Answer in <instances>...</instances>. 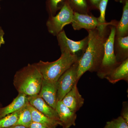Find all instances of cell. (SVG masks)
Segmentation results:
<instances>
[{"instance_id": "1", "label": "cell", "mask_w": 128, "mask_h": 128, "mask_svg": "<svg viewBox=\"0 0 128 128\" xmlns=\"http://www.w3.org/2000/svg\"><path fill=\"white\" fill-rule=\"evenodd\" d=\"M87 31L89 38L87 47L78 60V81L86 72H97L98 70L104 55V44L109 35L107 32H101L97 28Z\"/></svg>"}, {"instance_id": "2", "label": "cell", "mask_w": 128, "mask_h": 128, "mask_svg": "<svg viewBox=\"0 0 128 128\" xmlns=\"http://www.w3.org/2000/svg\"><path fill=\"white\" fill-rule=\"evenodd\" d=\"M43 79L34 64H28L16 72L13 84L18 93L34 96L39 94Z\"/></svg>"}, {"instance_id": "3", "label": "cell", "mask_w": 128, "mask_h": 128, "mask_svg": "<svg viewBox=\"0 0 128 128\" xmlns=\"http://www.w3.org/2000/svg\"><path fill=\"white\" fill-rule=\"evenodd\" d=\"M80 58L78 56L64 52L61 53L59 58L54 62H45L40 60L34 64L40 72L44 79L57 82L62 74Z\"/></svg>"}, {"instance_id": "4", "label": "cell", "mask_w": 128, "mask_h": 128, "mask_svg": "<svg viewBox=\"0 0 128 128\" xmlns=\"http://www.w3.org/2000/svg\"><path fill=\"white\" fill-rule=\"evenodd\" d=\"M109 35L104 44V55L100 67L97 72L99 78L104 79L121 64L117 61L114 54V45L116 26L111 25Z\"/></svg>"}, {"instance_id": "5", "label": "cell", "mask_w": 128, "mask_h": 128, "mask_svg": "<svg viewBox=\"0 0 128 128\" xmlns=\"http://www.w3.org/2000/svg\"><path fill=\"white\" fill-rule=\"evenodd\" d=\"M74 11L66 0L58 13L54 16H49L46 22L48 32L54 36L63 30L65 26L71 24Z\"/></svg>"}, {"instance_id": "6", "label": "cell", "mask_w": 128, "mask_h": 128, "mask_svg": "<svg viewBox=\"0 0 128 128\" xmlns=\"http://www.w3.org/2000/svg\"><path fill=\"white\" fill-rule=\"evenodd\" d=\"M78 60L73 64L61 75L57 82V99L62 101L64 96L78 82Z\"/></svg>"}, {"instance_id": "7", "label": "cell", "mask_w": 128, "mask_h": 128, "mask_svg": "<svg viewBox=\"0 0 128 128\" xmlns=\"http://www.w3.org/2000/svg\"><path fill=\"white\" fill-rule=\"evenodd\" d=\"M57 41L61 53L67 52L77 56V53L85 52L88 44V36L79 41H74L66 36L64 30H63L57 36Z\"/></svg>"}, {"instance_id": "8", "label": "cell", "mask_w": 128, "mask_h": 128, "mask_svg": "<svg viewBox=\"0 0 128 128\" xmlns=\"http://www.w3.org/2000/svg\"><path fill=\"white\" fill-rule=\"evenodd\" d=\"M72 27L75 30L84 28L87 31L94 30L99 25L98 18L88 14H80L74 12L72 22Z\"/></svg>"}, {"instance_id": "9", "label": "cell", "mask_w": 128, "mask_h": 128, "mask_svg": "<svg viewBox=\"0 0 128 128\" xmlns=\"http://www.w3.org/2000/svg\"><path fill=\"white\" fill-rule=\"evenodd\" d=\"M57 82L43 79L38 95L48 105L55 109L58 102Z\"/></svg>"}, {"instance_id": "10", "label": "cell", "mask_w": 128, "mask_h": 128, "mask_svg": "<svg viewBox=\"0 0 128 128\" xmlns=\"http://www.w3.org/2000/svg\"><path fill=\"white\" fill-rule=\"evenodd\" d=\"M28 102L30 105L46 116L60 123L56 109L49 106L38 94L28 96Z\"/></svg>"}, {"instance_id": "11", "label": "cell", "mask_w": 128, "mask_h": 128, "mask_svg": "<svg viewBox=\"0 0 128 128\" xmlns=\"http://www.w3.org/2000/svg\"><path fill=\"white\" fill-rule=\"evenodd\" d=\"M55 109L59 118L60 126L63 128H70L75 126L76 114L70 110L62 101H58Z\"/></svg>"}, {"instance_id": "12", "label": "cell", "mask_w": 128, "mask_h": 128, "mask_svg": "<svg viewBox=\"0 0 128 128\" xmlns=\"http://www.w3.org/2000/svg\"><path fill=\"white\" fill-rule=\"evenodd\" d=\"M77 84L74 85L62 100L70 110L76 113L82 106L84 102V99L79 92Z\"/></svg>"}, {"instance_id": "13", "label": "cell", "mask_w": 128, "mask_h": 128, "mask_svg": "<svg viewBox=\"0 0 128 128\" xmlns=\"http://www.w3.org/2000/svg\"><path fill=\"white\" fill-rule=\"evenodd\" d=\"M28 96L22 93H18L9 105L0 109V119L8 114L20 110L28 102Z\"/></svg>"}, {"instance_id": "14", "label": "cell", "mask_w": 128, "mask_h": 128, "mask_svg": "<svg viewBox=\"0 0 128 128\" xmlns=\"http://www.w3.org/2000/svg\"><path fill=\"white\" fill-rule=\"evenodd\" d=\"M114 52L118 62L121 64L128 58V36L114 38Z\"/></svg>"}, {"instance_id": "15", "label": "cell", "mask_w": 128, "mask_h": 128, "mask_svg": "<svg viewBox=\"0 0 128 128\" xmlns=\"http://www.w3.org/2000/svg\"><path fill=\"white\" fill-rule=\"evenodd\" d=\"M105 78L110 83L114 84L121 80H124L128 82V58L121 63Z\"/></svg>"}, {"instance_id": "16", "label": "cell", "mask_w": 128, "mask_h": 128, "mask_svg": "<svg viewBox=\"0 0 128 128\" xmlns=\"http://www.w3.org/2000/svg\"><path fill=\"white\" fill-rule=\"evenodd\" d=\"M29 106L33 122L42 124L49 128H56L57 126L60 125L59 122L46 116L30 104Z\"/></svg>"}, {"instance_id": "17", "label": "cell", "mask_w": 128, "mask_h": 128, "mask_svg": "<svg viewBox=\"0 0 128 128\" xmlns=\"http://www.w3.org/2000/svg\"><path fill=\"white\" fill-rule=\"evenodd\" d=\"M128 35V0L124 4L122 15L116 26L115 36L124 37Z\"/></svg>"}, {"instance_id": "18", "label": "cell", "mask_w": 128, "mask_h": 128, "mask_svg": "<svg viewBox=\"0 0 128 128\" xmlns=\"http://www.w3.org/2000/svg\"><path fill=\"white\" fill-rule=\"evenodd\" d=\"M108 0H102L99 4L98 10H100V16L98 18L99 25L97 28L98 30L102 32H107L108 26L112 25L116 26L118 22L116 20H113L110 22H106L105 21V12Z\"/></svg>"}, {"instance_id": "19", "label": "cell", "mask_w": 128, "mask_h": 128, "mask_svg": "<svg viewBox=\"0 0 128 128\" xmlns=\"http://www.w3.org/2000/svg\"><path fill=\"white\" fill-rule=\"evenodd\" d=\"M29 102L22 108L20 110L18 120L16 125H21L29 128L32 122Z\"/></svg>"}, {"instance_id": "20", "label": "cell", "mask_w": 128, "mask_h": 128, "mask_svg": "<svg viewBox=\"0 0 128 128\" xmlns=\"http://www.w3.org/2000/svg\"><path fill=\"white\" fill-rule=\"evenodd\" d=\"M74 12L80 14H88L90 6L87 0H66Z\"/></svg>"}, {"instance_id": "21", "label": "cell", "mask_w": 128, "mask_h": 128, "mask_svg": "<svg viewBox=\"0 0 128 128\" xmlns=\"http://www.w3.org/2000/svg\"><path fill=\"white\" fill-rule=\"evenodd\" d=\"M20 110L8 114L0 119V128H9L16 125L20 113Z\"/></svg>"}, {"instance_id": "22", "label": "cell", "mask_w": 128, "mask_h": 128, "mask_svg": "<svg viewBox=\"0 0 128 128\" xmlns=\"http://www.w3.org/2000/svg\"><path fill=\"white\" fill-rule=\"evenodd\" d=\"M65 0H47L46 8L49 16H55L64 6Z\"/></svg>"}, {"instance_id": "23", "label": "cell", "mask_w": 128, "mask_h": 128, "mask_svg": "<svg viewBox=\"0 0 128 128\" xmlns=\"http://www.w3.org/2000/svg\"><path fill=\"white\" fill-rule=\"evenodd\" d=\"M104 128H128V123L121 116L108 121Z\"/></svg>"}, {"instance_id": "24", "label": "cell", "mask_w": 128, "mask_h": 128, "mask_svg": "<svg viewBox=\"0 0 128 128\" xmlns=\"http://www.w3.org/2000/svg\"><path fill=\"white\" fill-rule=\"evenodd\" d=\"M121 116L128 123V103L127 102H124L123 103V108Z\"/></svg>"}, {"instance_id": "25", "label": "cell", "mask_w": 128, "mask_h": 128, "mask_svg": "<svg viewBox=\"0 0 128 128\" xmlns=\"http://www.w3.org/2000/svg\"><path fill=\"white\" fill-rule=\"evenodd\" d=\"M102 0H88L92 7L96 9H98L99 4Z\"/></svg>"}, {"instance_id": "26", "label": "cell", "mask_w": 128, "mask_h": 128, "mask_svg": "<svg viewBox=\"0 0 128 128\" xmlns=\"http://www.w3.org/2000/svg\"><path fill=\"white\" fill-rule=\"evenodd\" d=\"M29 128H49L42 124L32 121Z\"/></svg>"}, {"instance_id": "27", "label": "cell", "mask_w": 128, "mask_h": 128, "mask_svg": "<svg viewBox=\"0 0 128 128\" xmlns=\"http://www.w3.org/2000/svg\"><path fill=\"white\" fill-rule=\"evenodd\" d=\"M4 31L2 30V28L0 27V47L2 45L4 44L5 43L4 39Z\"/></svg>"}, {"instance_id": "28", "label": "cell", "mask_w": 128, "mask_h": 128, "mask_svg": "<svg viewBox=\"0 0 128 128\" xmlns=\"http://www.w3.org/2000/svg\"><path fill=\"white\" fill-rule=\"evenodd\" d=\"M9 128H29L26 126L21 125H15Z\"/></svg>"}, {"instance_id": "29", "label": "cell", "mask_w": 128, "mask_h": 128, "mask_svg": "<svg viewBox=\"0 0 128 128\" xmlns=\"http://www.w3.org/2000/svg\"><path fill=\"white\" fill-rule=\"evenodd\" d=\"M127 0H115V1L116 2H120L124 4Z\"/></svg>"}, {"instance_id": "30", "label": "cell", "mask_w": 128, "mask_h": 128, "mask_svg": "<svg viewBox=\"0 0 128 128\" xmlns=\"http://www.w3.org/2000/svg\"><path fill=\"white\" fill-rule=\"evenodd\" d=\"M2 107V105L1 104L0 102V109Z\"/></svg>"}, {"instance_id": "31", "label": "cell", "mask_w": 128, "mask_h": 128, "mask_svg": "<svg viewBox=\"0 0 128 128\" xmlns=\"http://www.w3.org/2000/svg\"></svg>"}]
</instances>
